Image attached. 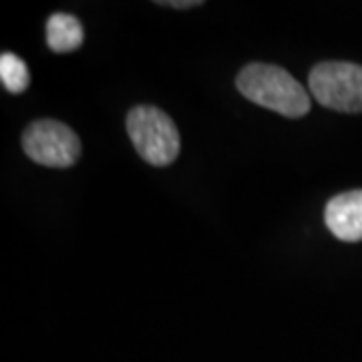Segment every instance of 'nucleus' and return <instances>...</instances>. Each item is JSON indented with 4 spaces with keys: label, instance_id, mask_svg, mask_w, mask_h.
I'll return each mask as SVG.
<instances>
[{
    "label": "nucleus",
    "instance_id": "nucleus-1",
    "mask_svg": "<svg viewBox=\"0 0 362 362\" xmlns=\"http://www.w3.org/2000/svg\"><path fill=\"white\" fill-rule=\"evenodd\" d=\"M235 85L252 103L290 119L304 117L310 111V95L280 66L252 63L240 71Z\"/></svg>",
    "mask_w": 362,
    "mask_h": 362
},
{
    "label": "nucleus",
    "instance_id": "nucleus-2",
    "mask_svg": "<svg viewBox=\"0 0 362 362\" xmlns=\"http://www.w3.org/2000/svg\"><path fill=\"white\" fill-rule=\"evenodd\" d=\"M127 133L137 153L156 168H165L180 156V131L161 109L139 105L127 115Z\"/></svg>",
    "mask_w": 362,
    "mask_h": 362
},
{
    "label": "nucleus",
    "instance_id": "nucleus-3",
    "mask_svg": "<svg viewBox=\"0 0 362 362\" xmlns=\"http://www.w3.org/2000/svg\"><path fill=\"white\" fill-rule=\"evenodd\" d=\"M308 87L318 103L342 113H362V66L354 63H320L312 69Z\"/></svg>",
    "mask_w": 362,
    "mask_h": 362
},
{
    "label": "nucleus",
    "instance_id": "nucleus-4",
    "mask_svg": "<svg viewBox=\"0 0 362 362\" xmlns=\"http://www.w3.org/2000/svg\"><path fill=\"white\" fill-rule=\"evenodd\" d=\"M23 149L39 165L65 169L71 168L81 156V141L65 123L40 119L30 123L23 133Z\"/></svg>",
    "mask_w": 362,
    "mask_h": 362
},
{
    "label": "nucleus",
    "instance_id": "nucleus-5",
    "mask_svg": "<svg viewBox=\"0 0 362 362\" xmlns=\"http://www.w3.org/2000/svg\"><path fill=\"white\" fill-rule=\"evenodd\" d=\"M324 221L330 233L342 242L362 240V189L344 192L328 202Z\"/></svg>",
    "mask_w": 362,
    "mask_h": 362
},
{
    "label": "nucleus",
    "instance_id": "nucleus-6",
    "mask_svg": "<svg viewBox=\"0 0 362 362\" xmlns=\"http://www.w3.org/2000/svg\"><path fill=\"white\" fill-rule=\"evenodd\" d=\"M85 33L77 16L54 13L47 23V45L54 52H73L83 45Z\"/></svg>",
    "mask_w": 362,
    "mask_h": 362
},
{
    "label": "nucleus",
    "instance_id": "nucleus-7",
    "mask_svg": "<svg viewBox=\"0 0 362 362\" xmlns=\"http://www.w3.org/2000/svg\"><path fill=\"white\" fill-rule=\"evenodd\" d=\"M0 81L4 89L11 93H23L28 87V69L25 61H21L13 52H4L0 57Z\"/></svg>",
    "mask_w": 362,
    "mask_h": 362
},
{
    "label": "nucleus",
    "instance_id": "nucleus-8",
    "mask_svg": "<svg viewBox=\"0 0 362 362\" xmlns=\"http://www.w3.org/2000/svg\"><path fill=\"white\" fill-rule=\"evenodd\" d=\"M157 4H163L169 8H192V6H199L202 2L199 0H168V2H157Z\"/></svg>",
    "mask_w": 362,
    "mask_h": 362
}]
</instances>
